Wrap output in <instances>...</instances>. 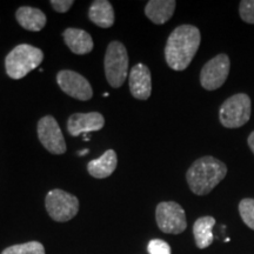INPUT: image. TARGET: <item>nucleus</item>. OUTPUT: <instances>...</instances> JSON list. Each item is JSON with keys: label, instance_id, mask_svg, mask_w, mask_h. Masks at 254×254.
<instances>
[{"label": "nucleus", "instance_id": "obj_1", "mask_svg": "<svg viewBox=\"0 0 254 254\" xmlns=\"http://www.w3.org/2000/svg\"><path fill=\"white\" fill-rule=\"evenodd\" d=\"M201 36L198 27L180 25L168 37L165 47V59L174 71H184L198 52Z\"/></svg>", "mask_w": 254, "mask_h": 254}, {"label": "nucleus", "instance_id": "obj_2", "mask_svg": "<svg viewBox=\"0 0 254 254\" xmlns=\"http://www.w3.org/2000/svg\"><path fill=\"white\" fill-rule=\"evenodd\" d=\"M227 174V166L219 159L206 155L190 165L186 173L190 190L196 195L211 193Z\"/></svg>", "mask_w": 254, "mask_h": 254}, {"label": "nucleus", "instance_id": "obj_3", "mask_svg": "<svg viewBox=\"0 0 254 254\" xmlns=\"http://www.w3.org/2000/svg\"><path fill=\"white\" fill-rule=\"evenodd\" d=\"M43 60L44 53L40 49L28 44H21L15 46L6 57V73L9 78L18 80L37 68Z\"/></svg>", "mask_w": 254, "mask_h": 254}, {"label": "nucleus", "instance_id": "obj_4", "mask_svg": "<svg viewBox=\"0 0 254 254\" xmlns=\"http://www.w3.org/2000/svg\"><path fill=\"white\" fill-rule=\"evenodd\" d=\"M251 113V98L245 93H238L222 103L219 110V120L226 128H239L249 123Z\"/></svg>", "mask_w": 254, "mask_h": 254}, {"label": "nucleus", "instance_id": "obj_5", "mask_svg": "<svg viewBox=\"0 0 254 254\" xmlns=\"http://www.w3.org/2000/svg\"><path fill=\"white\" fill-rule=\"evenodd\" d=\"M105 74L109 84L114 88L123 86L128 74V55L125 45L112 41L105 55Z\"/></svg>", "mask_w": 254, "mask_h": 254}, {"label": "nucleus", "instance_id": "obj_6", "mask_svg": "<svg viewBox=\"0 0 254 254\" xmlns=\"http://www.w3.org/2000/svg\"><path fill=\"white\" fill-rule=\"evenodd\" d=\"M45 206L50 217L55 221L66 222L77 215L79 200L75 195L63 190H53L45 199Z\"/></svg>", "mask_w": 254, "mask_h": 254}, {"label": "nucleus", "instance_id": "obj_7", "mask_svg": "<svg viewBox=\"0 0 254 254\" xmlns=\"http://www.w3.org/2000/svg\"><path fill=\"white\" fill-rule=\"evenodd\" d=\"M155 219L160 231L167 234H180L187 227L185 211L174 201L160 202L155 209Z\"/></svg>", "mask_w": 254, "mask_h": 254}, {"label": "nucleus", "instance_id": "obj_8", "mask_svg": "<svg viewBox=\"0 0 254 254\" xmlns=\"http://www.w3.org/2000/svg\"><path fill=\"white\" fill-rule=\"evenodd\" d=\"M231 62L227 55L215 56L207 62L200 72V84L207 91L218 90L225 84L230 74Z\"/></svg>", "mask_w": 254, "mask_h": 254}, {"label": "nucleus", "instance_id": "obj_9", "mask_svg": "<svg viewBox=\"0 0 254 254\" xmlns=\"http://www.w3.org/2000/svg\"><path fill=\"white\" fill-rule=\"evenodd\" d=\"M38 138L41 145L53 154H63L66 152V142L63 132L52 116H46L38 123Z\"/></svg>", "mask_w": 254, "mask_h": 254}, {"label": "nucleus", "instance_id": "obj_10", "mask_svg": "<svg viewBox=\"0 0 254 254\" xmlns=\"http://www.w3.org/2000/svg\"><path fill=\"white\" fill-rule=\"evenodd\" d=\"M57 82L63 92L78 100L86 101L93 97V90L87 79L71 69L60 71L57 74Z\"/></svg>", "mask_w": 254, "mask_h": 254}, {"label": "nucleus", "instance_id": "obj_11", "mask_svg": "<svg viewBox=\"0 0 254 254\" xmlns=\"http://www.w3.org/2000/svg\"><path fill=\"white\" fill-rule=\"evenodd\" d=\"M105 125V119L99 112L74 113L68 118L67 131L71 135L78 136L90 132L100 131Z\"/></svg>", "mask_w": 254, "mask_h": 254}, {"label": "nucleus", "instance_id": "obj_12", "mask_svg": "<svg viewBox=\"0 0 254 254\" xmlns=\"http://www.w3.org/2000/svg\"><path fill=\"white\" fill-rule=\"evenodd\" d=\"M129 91L135 99L147 100L152 93L151 71L144 64H136L129 72Z\"/></svg>", "mask_w": 254, "mask_h": 254}, {"label": "nucleus", "instance_id": "obj_13", "mask_svg": "<svg viewBox=\"0 0 254 254\" xmlns=\"http://www.w3.org/2000/svg\"><path fill=\"white\" fill-rule=\"evenodd\" d=\"M63 37L68 49L75 55H87L93 50V39L86 31L71 27L64 31Z\"/></svg>", "mask_w": 254, "mask_h": 254}, {"label": "nucleus", "instance_id": "obj_14", "mask_svg": "<svg viewBox=\"0 0 254 254\" xmlns=\"http://www.w3.org/2000/svg\"><path fill=\"white\" fill-rule=\"evenodd\" d=\"M176 6L174 0H151L146 4L145 14L152 23L163 25L172 18Z\"/></svg>", "mask_w": 254, "mask_h": 254}, {"label": "nucleus", "instance_id": "obj_15", "mask_svg": "<svg viewBox=\"0 0 254 254\" xmlns=\"http://www.w3.org/2000/svg\"><path fill=\"white\" fill-rule=\"evenodd\" d=\"M118 165L117 153L113 150H107L100 158L91 160L87 165V171L93 178L105 179L116 171Z\"/></svg>", "mask_w": 254, "mask_h": 254}, {"label": "nucleus", "instance_id": "obj_16", "mask_svg": "<svg viewBox=\"0 0 254 254\" xmlns=\"http://www.w3.org/2000/svg\"><path fill=\"white\" fill-rule=\"evenodd\" d=\"M15 18L19 25L27 31L38 32L43 30L46 25V15L44 14V12L39 8L28 7V6L18 8V11L15 12Z\"/></svg>", "mask_w": 254, "mask_h": 254}, {"label": "nucleus", "instance_id": "obj_17", "mask_svg": "<svg viewBox=\"0 0 254 254\" xmlns=\"http://www.w3.org/2000/svg\"><path fill=\"white\" fill-rule=\"evenodd\" d=\"M88 18L92 23L103 28L112 27L114 24V9L107 0H95L92 2Z\"/></svg>", "mask_w": 254, "mask_h": 254}, {"label": "nucleus", "instance_id": "obj_18", "mask_svg": "<svg viewBox=\"0 0 254 254\" xmlns=\"http://www.w3.org/2000/svg\"><path fill=\"white\" fill-rule=\"evenodd\" d=\"M215 225V219L213 217H201L196 219L193 225V236L195 239V245L198 249L204 250L213 243V227Z\"/></svg>", "mask_w": 254, "mask_h": 254}, {"label": "nucleus", "instance_id": "obj_19", "mask_svg": "<svg viewBox=\"0 0 254 254\" xmlns=\"http://www.w3.org/2000/svg\"><path fill=\"white\" fill-rule=\"evenodd\" d=\"M1 254H45V249L39 241H30L20 245L9 246L2 251Z\"/></svg>", "mask_w": 254, "mask_h": 254}, {"label": "nucleus", "instance_id": "obj_20", "mask_svg": "<svg viewBox=\"0 0 254 254\" xmlns=\"http://www.w3.org/2000/svg\"><path fill=\"white\" fill-rule=\"evenodd\" d=\"M239 214L243 221L254 231V199L246 198L239 202Z\"/></svg>", "mask_w": 254, "mask_h": 254}, {"label": "nucleus", "instance_id": "obj_21", "mask_svg": "<svg viewBox=\"0 0 254 254\" xmlns=\"http://www.w3.org/2000/svg\"><path fill=\"white\" fill-rule=\"evenodd\" d=\"M240 18L247 24H254V0H243L239 4Z\"/></svg>", "mask_w": 254, "mask_h": 254}, {"label": "nucleus", "instance_id": "obj_22", "mask_svg": "<svg viewBox=\"0 0 254 254\" xmlns=\"http://www.w3.org/2000/svg\"><path fill=\"white\" fill-rule=\"evenodd\" d=\"M148 253L150 254H171V247L166 241L161 239H153L148 244Z\"/></svg>", "mask_w": 254, "mask_h": 254}, {"label": "nucleus", "instance_id": "obj_23", "mask_svg": "<svg viewBox=\"0 0 254 254\" xmlns=\"http://www.w3.org/2000/svg\"><path fill=\"white\" fill-rule=\"evenodd\" d=\"M73 4H74V2H73L72 0H52V1H51L52 7L55 8L57 12H59V13H65V12H67L68 9L72 7Z\"/></svg>", "mask_w": 254, "mask_h": 254}, {"label": "nucleus", "instance_id": "obj_24", "mask_svg": "<svg viewBox=\"0 0 254 254\" xmlns=\"http://www.w3.org/2000/svg\"><path fill=\"white\" fill-rule=\"evenodd\" d=\"M247 144H249L251 151H252L253 154H254V131L251 133L249 139H247Z\"/></svg>", "mask_w": 254, "mask_h": 254}, {"label": "nucleus", "instance_id": "obj_25", "mask_svg": "<svg viewBox=\"0 0 254 254\" xmlns=\"http://www.w3.org/2000/svg\"><path fill=\"white\" fill-rule=\"evenodd\" d=\"M87 153H88V150H84V151L78 152V154H79V155H85V154H87Z\"/></svg>", "mask_w": 254, "mask_h": 254}]
</instances>
